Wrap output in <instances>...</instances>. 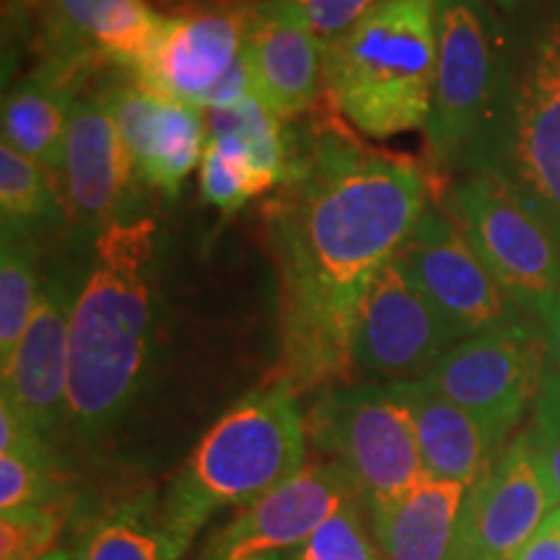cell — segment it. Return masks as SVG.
Returning a JSON list of instances; mask_svg holds the SVG:
<instances>
[{"label":"cell","mask_w":560,"mask_h":560,"mask_svg":"<svg viewBox=\"0 0 560 560\" xmlns=\"http://www.w3.org/2000/svg\"><path fill=\"white\" fill-rule=\"evenodd\" d=\"M252 3L187 0L170 16L132 79L151 94L206 112L210 96L244 55Z\"/></svg>","instance_id":"11"},{"label":"cell","mask_w":560,"mask_h":560,"mask_svg":"<svg viewBox=\"0 0 560 560\" xmlns=\"http://www.w3.org/2000/svg\"><path fill=\"white\" fill-rule=\"evenodd\" d=\"M247 560H291V552H285V556H262V558H247Z\"/></svg>","instance_id":"39"},{"label":"cell","mask_w":560,"mask_h":560,"mask_svg":"<svg viewBox=\"0 0 560 560\" xmlns=\"http://www.w3.org/2000/svg\"><path fill=\"white\" fill-rule=\"evenodd\" d=\"M306 436L322 459L348 475L366 506L425 478L412 420L389 384L346 382L319 389L306 412Z\"/></svg>","instance_id":"7"},{"label":"cell","mask_w":560,"mask_h":560,"mask_svg":"<svg viewBox=\"0 0 560 560\" xmlns=\"http://www.w3.org/2000/svg\"><path fill=\"white\" fill-rule=\"evenodd\" d=\"M306 416L283 380L249 392L210 425L172 480L164 506L195 537L215 511L249 506L306 465Z\"/></svg>","instance_id":"4"},{"label":"cell","mask_w":560,"mask_h":560,"mask_svg":"<svg viewBox=\"0 0 560 560\" xmlns=\"http://www.w3.org/2000/svg\"><path fill=\"white\" fill-rule=\"evenodd\" d=\"M529 441L545 486L560 506V374L550 363L532 408Z\"/></svg>","instance_id":"31"},{"label":"cell","mask_w":560,"mask_h":560,"mask_svg":"<svg viewBox=\"0 0 560 560\" xmlns=\"http://www.w3.org/2000/svg\"><path fill=\"white\" fill-rule=\"evenodd\" d=\"M159 338V226L120 221L91 244L70 317V418L81 439L115 431L145 389Z\"/></svg>","instance_id":"2"},{"label":"cell","mask_w":560,"mask_h":560,"mask_svg":"<svg viewBox=\"0 0 560 560\" xmlns=\"http://www.w3.org/2000/svg\"><path fill=\"white\" fill-rule=\"evenodd\" d=\"M70 511V495L60 493L45 503L3 511L0 520V560H37L55 550Z\"/></svg>","instance_id":"27"},{"label":"cell","mask_w":560,"mask_h":560,"mask_svg":"<svg viewBox=\"0 0 560 560\" xmlns=\"http://www.w3.org/2000/svg\"><path fill=\"white\" fill-rule=\"evenodd\" d=\"M444 210L522 312L542 314L560 293V242L495 172H470L444 192Z\"/></svg>","instance_id":"8"},{"label":"cell","mask_w":560,"mask_h":560,"mask_svg":"<svg viewBox=\"0 0 560 560\" xmlns=\"http://www.w3.org/2000/svg\"><path fill=\"white\" fill-rule=\"evenodd\" d=\"M429 177L412 161L338 130L291 132L289 179L265 206L278 270L280 380L293 392L350 382L355 322L423 210Z\"/></svg>","instance_id":"1"},{"label":"cell","mask_w":560,"mask_h":560,"mask_svg":"<svg viewBox=\"0 0 560 560\" xmlns=\"http://www.w3.org/2000/svg\"><path fill=\"white\" fill-rule=\"evenodd\" d=\"M39 249L32 240L0 244V363H9L37 312L42 280Z\"/></svg>","instance_id":"26"},{"label":"cell","mask_w":560,"mask_h":560,"mask_svg":"<svg viewBox=\"0 0 560 560\" xmlns=\"http://www.w3.org/2000/svg\"><path fill=\"white\" fill-rule=\"evenodd\" d=\"M501 30L482 0H439V60L431 117L425 125L429 164L450 174L470 164L506 91Z\"/></svg>","instance_id":"6"},{"label":"cell","mask_w":560,"mask_h":560,"mask_svg":"<svg viewBox=\"0 0 560 560\" xmlns=\"http://www.w3.org/2000/svg\"><path fill=\"white\" fill-rule=\"evenodd\" d=\"M30 3H32V0H3V5H5V16H9L11 11L16 13V11L21 9V5H30Z\"/></svg>","instance_id":"37"},{"label":"cell","mask_w":560,"mask_h":560,"mask_svg":"<svg viewBox=\"0 0 560 560\" xmlns=\"http://www.w3.org/2000/svg\"><path fill=\"white\" fill-rule=\"evenodd\" d=\"M467 170L506 179L560 242V19L545 26L506 83Z\"/></svg>","instance_id":"5"},{"label":"cell","mask_w":560,"mask_h":560,"mask_svg":"<svg viewBox=\"0 0 560 560\" xmlns=\"http://www.w3.org/2000/svg\"><path fill=\"white\" fill-rule=\"evenodd\" d=\"M153 9H161V11H177L182 3H187V0H149Z\"/></svg>","instance_id":"35"},{"label":"cell","mask_w":560,"mask_h":560,"mask_svg":"<svg viewBox=\"0 0 560 560\" xmlns=\"http://www.w3.org/2000/svg\"><path fill=\"white\" fill-rule=\"evenodd\" d=\"M439 60V0H382L327 42L332 107L369 138L429 125Z\"/></svg>","instance_id":"3"},{"label":"cell","mask_w":560,"mask_h":560,"mask_svg":"<svg viewBox=\"0 0 560 560\" xmlns=\"http://www.w3.org/2000/svg\"><path fill=\"white\" fill-rule=\"evenodd\" d=\"M395 260L462 340L524 319L444 206L429 202Z\"/></svg>","instance_id":"10"},{"label":"cell","mask_w":560,"mask_h":560,"mask_svg":"<svg viewBox=\"0 0 560 560\" xmlns=\"http://www.w3.org/2000/svg\"><path fill=\"white\" fill-rule=\"evenodd\" d=\"M361 499L346 472L332 462H306L296 475L252 501L215 537L208 560H247L299 550L335 511Z\"/></svg>","instance_id":"15"},{"label":"cell","mask_w":560,"mask_h":560,"mask_svg":"<svg viewBox=\"0 0 560 560\" xmlns=\"http://www.w3.org/2000/svg\"><path fill=\"white\" fill-rule=\"evenodd\" d=\"M208 140L240 153L260 174L268 190H278L291 170V132L257 96L206 109Z\"/></svg>","instance_id":"24"},{"label":"cell","mask_w":560,"mask_h":560,"mask_svg":"<svg viewBox=\"0 0 560 560\" xmlns=\"http://www.w3.org/2000/svg\"><path fill=\"white\" fill-rule=\"evenodd\" d=\"M66 202L50 174L21 156L9 143H0V219L3 240H37L42 231L60 221Z\"/></svg>","instance_id":"25"},{"label":"cell","mask_w":560,"mask_h":560,"mask_svg":"<svg viewBox=\"0 0 560 560\" xmlns=\"http://www.w3.org/2000/svg\"><path fill=\"white\" fill-rule=\"evenodd\" d=\"M100 66L104 62L96 58L45 52L3 96V143L39 164L58 185L70 112Z\"/></svg>","instance_id":"19"},{"label":"cell","mask_w":560,"mask_h":560,"mask_svg":"<svg viewBox=\"0 0 560 560\" xmlns=\"http://www.w3.org/2000/svg\"><path fill=\"white\" fill-rule=\"evenodd\" d=\"M467 488L423 480L395 499L366 506L371 535L387 560H450Z\"/></svg>","instance_id":"22"},{"label":"cell","mask_w":560,"mask_h":560,"mask_svg":"<svg viewBox=\"0 0 560 560\" xmlns=\"http://www.w3.org/2000/svg\"><path fill=\"white\" fill-rule=\"evenodd\" d=\"M558 509L545 486L529 431L503 446L462 503L450 560H511Z\"/></svg>","instance_id":"14"},{"label":"cell","mask_w":560,"mask_h":560,"mask_svg":"<svg viewBox=\"0 0 560 560\" xmlns=\"http://www.w3.org/2000/svg\"><path fill=\"white\" fill-rule=\"evenodd\" d=\"M200 192L208 206L231 215L270 190L240 153L208 140L200 161Z\"/></svg>","instance_id":"28"},{"label":"cell","mask_w":560,"mask_h":560,"mask_svg":"<svg viewBox=\"0 0 560 560\" xmlns=\"http://www.w3.org/2000/svg\"><path fill=\"white\" fill-rule=\"evenodd\" d=\"M138 174L102 89L83 91L70 112L60 192L75 234L89 244L136 219Z\"/></svg>","instance_id":"13"},{"label":"cell","mask_w":560,"mask_h":560,"mask_svg":"<svg viewBox=\"0 0 560 560\" xmlns=\"http://www.w3.org/2000/svg\"><path fill=\"white\" fill-rule=\"evenodd\" d=\"M319 39L332 42L382 0H285Z\"/></svg>","instance_id":"32"},{"label":"cell","mask_w":560,"mask_h":560,"mask_svg":"<svg viewBox=\"0 0 560 560\" xmlns=\"http://www.w3.org/2000/svg\"><path fill=\"white\" fill-rule=\"evenodd\" d=\"M102 94L128 145L138 179L164 198H177L206 153V112L151 94L132 75L107 81Z\"/></svg>","instance_id":"16"},{"label":"cell","mask_w":560,"mask_h":560,"mask_svg":"<svg viewBox=\"0 0 560 560\" xmlns=\"http://www.w3.org/2000/svg\"><path fill=\"white\" fill-rule=\"evenodd\" d=\"M37 560H75V558H70V552H66V550L55 548V550H50V552H45V556L37 558Z\"/></svg>","instance_id":"36"},{"label":"cell","mask_w":560,"mask_h":560,"mask_svg":"<svg viewBox=\"0 0 560 560\" xmlns=\"http://www.w3.org/2000/svg\"><path fill=\"white\" fill-rule=\"evenodd\" d=\"M542 327H545V335H548V346H550V366L560 374V293L550 304V310L542 314Z\"/></svg>","instance_id":"34"},{"label":"cell","mask_w":560,"mask_h":560,"mask_svg":"<svg viewBox=\"0 0 560 560\" xmlns=\"http://www.w3.org/2000/svg\"><path fill=\"white\" fill-rule=\"evenodd\" d=\"M192 535L182 529L164 501L125 503L91 527L75 560H179Z\"/></svg>","instance_id":"23"},{"label":"cell","mask_w":560,"mask_h":560,"mask_svg":"<svg viewBox=\"0 0 560 560\" xmlns=\"http://www.w3.org/2000/svg\"><path fill=\"white\" fill-rule=\"evenodd\" d=\"M548 363L545 327L520 319L459 340L425 380L470 412L493 452L501 454L527 410L535 408Z\"/></svg>","instance_id":"9"},{"label":"cell","mask_w":560,"mask_h":560,"mask_svg":"<svg viewBox=\"0 0 560 560\" xmlns=\"http://www.w3.org/2000/svg\"><path fill=\"white\" fill-rule=\"evenodd\" d=\"M325 47L285 0H252L247 55L255 96L278 120L306 115L325 86Z\"/></svg>","instance_id":"18"},{"label":"cell","mask_w":560,"mask_h":560,"mask_svg":"<svg viewBox=\"0 0 560 560\" xmlns=\"http://www.w3.org/2000/svg\"><path fill=\"white\" fill-rule=\"evenodd\" d=\"M387 384L412 420L425 475L467 490L478 486L499 457L478 420L429 380Z\"/></svg>","instance_id":"21"},{"label":"cell","mask_w":560,"mask_h":560,"mask_svg":"<svg viewBox=\"0 0 560 560\" xmlns=\"http://www.w3.org/2000/svg\"><path fill=\"white\" fill-rule=\"evenodd\" d=\"M495 3L503 5V9H516V5H522V3H529V0H495Z\"/></svg>","instance_id":"38"},{"label":"cell","mask_w":560,"mask_h":560,"mask_svg":"<svg viewBox=\"0 0 560 560\" xmlns=\"http://www.w3.org/2000/svg\"><path fill=\"white\" fill-rule=\"evenodd\" d=\"M462 338L400 262L380 270L363 299L353 338V371L387 382L425 380Z\"/></svg>","instance_id":"12"},{"label":"cell","mask_w":560,"mask_h":560,"mask_svg":"<svg viewBox=\"0 0 560 560\" xmlns=\"http://www.w3.org/2000/svg\"><path fill=\"white\" fill-rule=\"evenodd\" d=\"M75 289L62 272L42 280L37 312L3 366V400L50 441L70 418V317Z\"/></svg>","instance_id":"17"},{"label":"cell","mask_w":560,"mask_h":560,"mask_svg":"<svg viewBox=\"0 0 560 560\" xmlns=\"http://www.w3.org/2000/svg\"><path fill=\"white\" fill-rule=\"evenodd\" d=\"M161 24L149 0H47V55L96 58L132 73Z\"/></svg>","instance_id":"20"},{"label":"cell","mask_w":560,"mask_h":560,"mask_svg":"<svg viewBox=\"0 0 560 560\" xmlns=\"http://www.w3.org/2000/svg\"><path fill=\"white\" fill-rule=\"evenodd\" d=\"M50 450L0 454V511H16L60 495Z\"/></svg>","instance_id":"30"},{"label":"cell","mask_w":560,"mask_h":560,"mask_svg":"<svg viewBox=\"0 0 560 560\" xmlns=\"http://www.w3.org/2000/svg\"><path fill=\"white\" fill-rule=\"evenodd\" d=\"M363 509L366 503L355 499L335 511L330 522L322 524L310 540L291 552V560H387L363 524Z\"/></svg>","instance_id":"29"},{"label":"cell","mask_w":560,"mask_h":560,"mask_svg":"<svg viewBox=\"0 0 560 560\" xmlns=\"http://www.w3.org/2000/svg\"><path fill=\"white\" fill-rule=\"evenodd\" d=\"M511 560H560V506Z\"/></svg>","instance_id":"33"}]
</instances>
